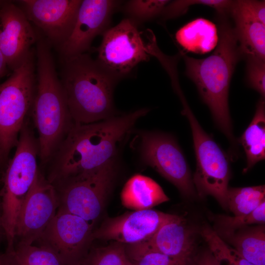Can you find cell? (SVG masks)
<instances>
[{"mask_svg": "<svg viewBox=\"0 0 265 265\" xmlns=\"http://www.w3.org/2000/svg\"><path fill=\"white\" fill-rule=\"evenodd\" d=\"M246 158L247 172L258 162L265 158V102L261 97L257 106L255 115L239 139Z\"/></svg>", "mask_w": 265, "mask_h": 265, "instance_id": "20", "label": "cell"}, {"mask_svg": "<svg viewBox=\"0 0 265 265\" xmlns=\"http://www.w3.org/2000/svg\"><path fill=\"white\" fill-rule=\"evenodd\" d=\"M13 249H8L5 252H0V265H18Z\"/></svg>", "mask_w": 265, "mask_h": 265, "instance_id": "33", "label": "cell"}, {"mask_svg": "<svg viewBox=\"0 0 265 265\" xmlns=\"http://www.w3.org/2000/svg\"><path fill=\"white\" fill-rule=\"evenodd\" d=\"M120 2L113 0H82L72 31L58 49L62 58L85 53L89 50L93 39L109 28L111 16Z\"/></svg>", "mask_w": 265, "mask_h": 265, "instance_id": "14", "label": "cell"}, {"mask_svg": "<svg viewBox=\"0 0 265 265\" xmlns=\"http://www.w3.org/2000/svg\"><path fill=\"white\" fill-rule=\"evenodd\" d=\"M93 226L79 216L58 208L37 241L53 250L67 265L79 262L93 238Z\"/></svg>", "mask_w": 265, "mask_h": 265, "instance_id": "12", "label": "cell"}, {"mask_svg": "<svg viewBox=\"0 0 265 265\" xmlns=\"http://www.w3.org/2000/svg\"><path fill=\"white\" fill-rule=\"evenodd\" d=\"M128 262L125 245L116 242L91 249L80 261L81 265H126Z\"/></svg>", "mask_w": 265, "mask_h": 265, "instance_id": "27", "label": "cell"}, {"mask_svg": "<svg viewBox=\"0 0 265 265\" xmlns=\"http://www.w3.org/2000/svg\"><path fill=\"white\" fill-rule=\"evenodd\" d=\"M251 12L263 25H265V1L246 0Z\"/></svg>", "mask_w": 265, "mask_h": 265, "instance_id": "31", "label": "cell"}, {"mask_svg": "<svg viewBox=\"0 0 265 265\" xmlns=\"http://www.w3.org/2000/svg\"><path fill=\"white\" fill-rule=\"evenodd\" d=\"M232 0H175L165 6L161 15L163 19H169L184 14L188 8L194 4H203L214 8L220 15L229 12Z\"/></svg>", "mask_w": 265, "mask_h": 265, "instance_id": "28", "label": "cell"}, {"mask_svg": "<svg viewBox=\"0 0 265 265\" xmlns=\"http://www.w3.org/2000/svg\"><path fill=\"white\" fill-rule=\"evenodd\" d=\"M1 3V1H0V4Z\"/></svg>", "mask_w": 265, "mask_h": 265, "instance_id": "40", "label": "cell"}, {"mask_svg": "<svg viewBox=\"0 0 265 265\" xmlns=\"http://www.w3.org/2000/svg\"><path fill=\"white\" fill-rule=\"evenodd\" d=\"M169 2L166 0H132L126 3L124 10L133 22H142L161 14Z\"/></svg>", "mask_w": 265, "mask_h": 265, "instance_id": "29", "label": "cell"}, {"mask_svg": "<svg viewBox=\"0 0 265 265\" xmlns=\"http://www.w3.org/2000/svg\"><path fill=\"white\" fill-rule=\"evenodd\" d=\"M243 259L254 265H265V232L263 225L245 227L222 237Z\"/></svg>", "mask_w": 265, "mask_h": 265, "instance_id": "22", "label": "cell"}, {"mask_svg": "<svg viewBox=\"0 0 265 265\" xmlns=\"http://www.w3.org/2000/svg\"><path fill=\"white\" fill-rule=\"evenodd\" d=\"M7 66L5 59L0 50V77L5 72Z\"/></svg>", "mask_w": 265, "mask_h": 265, "instance_id": "36", "label": "cell"}, {"mask_svg": "<svg viewBox=\"0 0 265 265\" xmlns=\"http://www.w3.org/2000/svg\"><path fill=\"white\" fill-rule=\"evenodd\" d=\"M155 249L168 256L178 265H190L195 247L193 231L184 219L172 214L148 240Z\"/></svg>", "mask_w": 265, "mask_h": 265, "instance_id": "17", "label": "cell"}, {"mask_svg": "<svg viewBox=\"0 0 265 265\" xmlns=\"http://www.w3.org/2000/svg\"><path fill=\"white\" fill-rule=\"evenodd\" d=\"M60 79L74 124H89L117 115L113 91L119 80L88 54L62 58Z\"/></svg>", "mask_w": 265, "mask_h": 265, "instance_id": "4", "label": "cell"}, {"mask_svg": "<svg viewBox=\"0 0 265 265\" xmlns=\"http://www.w3.org/2000/svg\"><path fill=\"white\" fill-rule=\"evenodd\" d=\"M265 222V201L251 212L233 216L218 215L215 219L217 231L221 237L253 224H263Z\"/></svg>", "mask_w": 265, "mask_h": 265, "instance_id": "25", "label": "cell"}, {"mask_svg": "<svg viewBox=\"0 0 265 265\" xmlns=\"http://www.w3.org/2000/svg\"><path fill=\"white\" fill-rule=\"evenodd\" d=\"M138 133L143 163L173 184L183 196L193 197L196 191L190 168L175 138L160 132Z\"/></svg>", "mask_w": 265, "mask_h": 265, "instance_id": "9", "label": "cell"}, {"mask_svg": "<svg viewBox=\"0 0 265 265\" xmlns=\"http://www.w3.org/2000/svg\"><path fill=\"white\" fill-rule=\"evenodd\" d=\"M219 39L212 54L203 59L184 55L186 74L195 84L203 102L208 106L217 127L232 147L237 140L233 132L228 105L230 83L238 62L242 56L234 28L220 15Z\"/></svg>", "mask_w": 265, "mask_h": 265, "instance_id": "2", "label": "cell"}, {"mask_svg": "<svg viewBox=\"0 0 265 265\" xmlns=\"http://www.w3.org/2000/svg\"><path fill=\"white\" fill-rule=\"evenodd\" d=\"M172 214L155 210L134 211L106 219L93 238L131 245L148 240Z\"/></svg>", "mask_w": 265, "mask_h": 265, "instance_id": "15", "label": "cell"}, {"mask_svg": "<svg viewBox=\"0 0 265 265\" xmlns=\"http://www.w3.org/2000/svg\"><path fill=\"white\" fill-rule=\"evenodd\" d=\"M246 78L248 84L261 95L265 97V60L247 57Z\"/></svg>", "mask_w": 265, "mask_h": 265, "instance_id": "30", "label": "cell"}, {"mask_svg": "<svg viewBox=\"0 0 265 265\" xmlns=\"http://www.w3.org/2000/svg\"><path fill=\"white\" fill-rule=\"evenodd\" d=\"M125 246L132 265H178L173 259L154 248L147 240Z\"/></svg>", "mask_w": 265, "mask_h": 265, "instance_id": "26", "label": "cell"}, {"mask_svg": "<svg viewBox=\"0 0 265 265\" xmlns=\"http://www.w3.org/2000/svg\"><path fill=\"white\" fill-rule=\"evenodd\" d=\"M3 238L6 239V234L3 224L2 207L0 197V242Z\"/></svg>", "mask_w": 265, "mask_h": 265, "instance_id": "35", "label": "cell"}, {"mask_svg": "<svg viewBox=\"0 0 265 265\" xmlns=\"http://www.w3.org/2000/svg\"><path fill=\"white\" fill-rule=\"evenodd\" d=\"M68 265H81L79 262H74V263H71Z\"/></svg>", "mask_w": 265, "mask_h": 265, "instance_id": "37", "label": "cell"}, {"mask_svg": "<svg viewBox=\"0 0 265 265\" xmlns=\"http://www.w3.org/2000/svg\"><path fill=\"white\" fill-rule=\"evenodd\" d=\"M59 202L54 186L39 170L24 200L15 224L14 240L32 244L37 241L55 216Z\"/></svg>", "mask_w": 265, "mask_h": 265, "instance_id": "11", "label": "cell"}, {"mask_svg": "<svg viewBox=\"0 0 265 265\" xmlns=\"http://www.w3.org/2000/svg\"><path fill=\"white\" fill-rule=\"evenodd\" d=\"M126 265H132L131 264V263L128 260V263H127V264Z\"/></svg>", "mask_w": 265, "mask_h": 265, "instance_id": "38", "label": "cell"}, {"mask_svg": "<svg viewBox=\"0 0 265 265\" xmlns=\"http://www.w3.org/2000/svg\"><path fill=\"white\" fill-rule=\"evenodd\" d=\"M97 52L96 61L119 80L150 56L135 23L130 18L122 20L103 34Z\"/></svg>", "mask_w": 265, "mask_h": 265, "instance_id": "10", "label": "cell"}, {"mask_svg": "<svg viewBox=\"0 0 265 265\" xmlns=\"http://www.w3.org/2000/svg\"><path fill=\"white\" fill-rule=\"evenodd\" d=\"M229 12L242 56L265 60V25L251 12L246 0L233 1Z\"/></svg>", "mask_w": 265, "mask_h": 265, "instance_id": "18", "label": "cell"}, {"mask_svg": "<svg viewBox=\"0 0 265 265\" xmlns=\"http://www.w3.org/2000/svg\"><path fill=\"white\" fill-rule=\"evenodd\" d=\"M80 0H22L19 6L51 45L58 50L74 26Z\"/></svg>", "mask_w": 265, "mask_h": 265, "instance_id": "13", "label": "cell"}, {"mask_svg": "<svg viewBox=\"0 0 265 265\" xmlns=\"http://www.w3.org/2000/svg\"><path fill=\"white\" fill-rule=\"evenodd\" d=\"M175 37L185 50L199 53L211 51L218 42L215 26L203 18L197 19L182 27L177 31Z\"/></svg>", "mask_w": 265, "mask_h": 265, "instance_id": "21", "label": "cell"}, {"mask_svg": "<svg viewBox=\"0 0 265 265\" xmlns=\"http://www.w3.org/2000/svg\"><path fill=\"white\" fill-rule=\"evenodd\" d=\"M37 84L32 114L38 132L39 157L50 160L74 124L56 73L51 45L36 30Z\"/></svg>", "mask_w": 265, "mask_h": 265, "instance_id": "3", "label": "cell"}, {"mask_svg": "<svg viewBox=\"0 0 265 265\" xmlns=\"http://www.w3.org/2000/svg\"><path fill=\"white\" fill-rule=\"evenodd\" d=\"M169 200L156 182L141 174H137L131 177L121 193L123 205L133 211L151 209Z\"/></svg>", "mask_w": 265, "mask_h": 265, "instance_id": "19", "label": "cell"}, {"mask_svg": "<svg viewBox=\"0 0 265 265\" xmlns=\"http://www.w3.org/2000/svg\"><path fill=\"white\" fill-rule=\"evenodd\" d=\"M38 156L37 140L25 122L19 134L15 154L6 170L3 186L0 192L7 248L14 246L17 217L39 170L37 162Z\"/></svg>", "mask_w": 265, "mask_h": 265, "instance_id": "5", "label": "cell"}, {"mask_svg": "<svg viewBox=\"0 0 265 265\" xmlns=\"http://www.w3.org/2000/svg\"><path fill=\"white\" fill-rule=\"evenodd\" d=\"M1 158H2V157H1V155L0 154V159H1Z\"/></svg>", "mask_w": 265, "mask_h": 265, "instance_id": "39", "label": "cell"}, {"mask_svg": "<svg viewBox=\"0 0 265 265\" xmlns=\"http://www.w3.org/2000/svg\"><path fill=\"white\" fill-rule=\"evenodd\" d=\"M228 263L230 265H254L242 258L236 251L231 256Z\"/></svg>", "mask_w": 265, "mask_h": 265, "instance_id": "34", "label": "cell"}, {"mask_svg": "<svg viewBox=\"0 0 265 265\" xmlns=\"http://www.w3.org/2000/svg\"><path fill=\"white\" fill-rule=\"evenodd\" d=\"M36 41V30L21 8L4 3L0 9V50L11 70L22 64Z\"/></svg>", "mask_w": 265, "mask_h": 265, "instance_id": "16", "label": "cell"}, {"mask_svg": "<svg viewBox=\"0 0 265 265\" xmlns=\"http://www.w3.org/2000/svg\"><path fill=\"white\" fill-rule=\"evenodd\" d=\"M265 185L229 187L227 194V208L234 215L246 214L265 201Z\"/></svg>", "mask_w": 265, "mask_h": 265, "instance_id": "23", "label": "cell"}, {"mask_svg": "<svg viewBox=\"0 0 265 265\" xmlns=\"http://www.w3.org/2000/svg\"><path fill=\"white\" fill-rule=\"evenodd\" d=\"M193 263V265H221L220 261L211 252H205Z\"/></svg>", "mask_w": 265, "mask_h": 265, "instance_id": "32", "label": "cell"}, {"mask_svg": "<svg viewBox=\"0 0 265 265\" xmlns=\"http://www.w3.org/2000/svg\"><path fill=\"white\" fill-rule=\"evenodd\" d=\"M179 97L182 103V114L191 128L196 160L193 182L200 195L214 197L225 209L231 177L230 159L211 136L201 127L189 107L183 93Z\"/></svg>", "mask_w": 265, "mask_h": 265, "instance_id": "8", "label": "cell"}, {"mask_svg": "<svg viewBox=\"0 0 265 265\" xmlns=\"http://www.w3.org/2000/svg\"><path fill=\"white\" fill-rule=\"evenodd\" d=\"M13 253L18 265H67L53 250L43 245L17 243Z\"/></svg>", "mask_w": 265, "mask_h": 265, "instance_id": "24", "label": "cell"}, {"mask_svg": "<svg viewBox=\"0 0 265 265\" xmlns=\"http://www.w3.org/2000/svg\"><path fill=\"white\" fill-rule=\"evenodd\" d=\"M32 51L10 77L0 85V154L5 158L16 146L31 108L36 82Z\"/></svg>", "mask_w": 265, "mask_h": 265, "instance_id": "7", "label": "cell"}, {"mask_svg": "<svg viewBox=\"0 0 265 265\" xmlns=\"http://www.w3.org/2000/svg\"><path fill=\"white\" fill-rule=\"evenodd\" d=\"M149 111L143 108L94 123L74 124L52 158L47 180L53 184L117 159L121 142Z\"/></svg>", "mask_w": 265, "mask_h": 265, "instance_id": "1", "label": "cell"}, {"mask_svg": "<svg viewBox=\"0 0 265 265\" xmlns=\"http://www.w3.org/2000/svg\"><path fill=\"white\" fill-rule=\"evenodd\" d=\"M117 159L93 170L57 181L54 186L59 207L94 226L101 215L116 177Z\"/></svg>", "mask_w": 265, "mask_h": 265, "instance_id": "6", "label": "cell"}]
</instances>
